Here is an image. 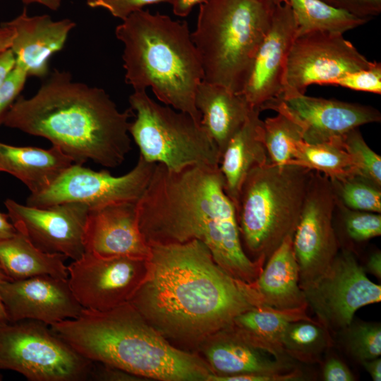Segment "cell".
Listing matches in <instances>:
<instances>
[{
  "label": "cell",
  "mask_w": 381,
  "mask_h": 381,
  "mask_svg": "<svg viewBox=\"0 0 381 381\" xmlns=\"http://www.w3.org/2000/svg\"><path fill=\"white\" fill-rule=\"evenodd\" d=\"M149 246L147 277L129 302L176 346L195 352L238 315L264 305L255 282L228 274L202 241Z\"/></svg>",
  "instance_id": "1"
},
{
  "label": "cell",
  "mask_w": 381,
  "mask_h": 381,
  "mask_svg": "<svg viewBox=\"0 0 381 381\" xmlns=\"http://www.w3.org/2000/svg\"><path fill=\"white\" fill-rule=\"evenodd\" d=\"M140 231L150 244L196 239L232 277L253 283L266 260H251L240 238L236 209L226 195L219 165H191L179 171L156 164L136 202Z\"/></svg>",
  "instance_id": "2"
},
{
  "label": "cell",
  "mask_w": 381,
  "mask_h": 381,
  "mask_svg": "<svg viewBox=\"0 0 381 381\" xmlns=\"http://www.w3.org/2000/svg\"><path fill=\"white\" fill-rule=\"evenodd\" d=\"M133 116L131 108L120 111L104 89L54 69L34 95L18 97L3 124L47 139L73 163L92 160L115 168L131 150Z\"/></svg>",
  "instance_id": "3"
},
{
  "label": "cell",
  "mask_w": 381,
  "mask_h": 381,
  "mask_svg": "<svg viewBox=\"0 0 381 381\" xmlns=\"http://www.w3.org/2000/svg\"><path fill=\"white\" fill-rule=\"evenodd\" d=\"M50 327L85 358L140 378L207 381L213 374L198 353L174 345L130 302L105 311L83 308Z\"/></svg>",
  "instance_id": "4"
},
{
  "label": "cell",
  "mask_w": 381,
  "mask_h": 381,
  "mask_svg": "<svg viewBox=\"0 0 381 381\" xmlns=\"http://www.w3.org/2000/svg\"><path fill=\"white\" fill-rule=\"evenodd\" d=\"M115 35L123 44L126 83L133 90L151 88L162 103L200 123L195 97L203 74L187 23L140 9L123 19Z\"/></svg>",
  "instance_id": "5"
},
{
  "label": "cell",
  "mask_w": 381,
  "mask_h": 381,
  "mask_svg": "<svg viewBox=\"0 0 381 381\" xmlns=\"http://www.w3.org/2000/svg\"><path fill=\"white\" fill-rule=\"evenodd\" d=\"M274 6L258 0H209L200 4L191 38L203 81L241 92Z\"/></svg>",
  "instance_id": "6"
},
{
  "label": "cell",
  "mask_w": 381,
  "mask_h": 381,
  "mask_svg": "<svg viewBox=\"0 0 381 381\" xmlns=\"http://www.w3.org/2000/svg\"><path fill=\"white\" fill-rule=\"evenodd\" d=\"M314 171L267 162L247 174L235 205L243 248L266 260L298 225Z\"/></svg>",
  "instance_id": "7"
},
{
  "label": "cell",
  "mask_w": 381,
  "mask_h": 381,
  "mask_svg": "<svg viewBox=\"0 0 381 381\" xmlns=\"http://www.w3.org/2000/svg\"><path fill=\"white\" fill-rule=\"evenodd\" d=\"M135 119L129 134L147 162L179 171L191 165H219L218 148L205 129L190 114L160 104L146 90L129 96Z\"/></svg>",
  "instance_id": "8"
},
{
  "label": "cell",
  "mask_w": 381,
  "mask_h": 381,
  "mask_svg": "<svg viewBox=\"0 0 381 381\" xmlns=\"http://www.w3.org/2000/svg\"><path fill=\"white\" fill-rule=\"evenodd\" d=\"M94 366L43 322H0V370L30 381H84Z\"/></svg>",
  "instance_id": "9"
},
{
  "label": "cell",
  "mask_w": 381,
  "mask_h": 381,
  "mask_svg": "<svg viewBox=\"0 0 381 381\" xmlns=\"http://www.w3.org/2000/svg\"><path fill=\"white\" fill-rule=\"evenodd\" d=\"M303 291L317 321L330 332L337 333L353 320L361 307L381 301V286L366 275L355 254L339 251L326 272Z\"/></svg>",
  "instance_id": "10"
},
{
  "label": "cell",
  "mask_w": 381,
  "mask_h": 381,
  "mask_svg": "<svg viewBox=\"0 0 381 381\" xmlns=\"http://www.w3.org/2000/svg\"><path fill=\"white\" fill-rule=\"evenodd\" d=\"M155 165L140 155L130 171L114 176L107 170L96 171L73 163L48 188L30 194L26 205L45 207L64 202H80L92 209L114 203L137 202Z\"/></svg>",
  "instance_id": "11"
},
{
  "label": "cell",
  "mask_w": 381,
  "mask_h": 381,
  "mask_svg": "<svg viewBox=\"0 0 381 381\" xmlns=\"http://www.w3.org/2000/svg\"><path fill=\"white\" fill-rule=\"evenodd\" d=\"M371 64L341 33L314 30L298 35L288 54L282 95L305 94L310 85H330Z\"/></svg>",
  "instance_id": "12"
},
{
  "label": "cell",
  "mask_w": 381,
  "mask_h": 381,
  "mask_svg": "<svg viewBox=\"0 0 381 381\" xmlns=\"http://www.w3.org/2000/svg\"><path fill=\"white\" fill-rule=\"evenodd\" d=\"M335 207L336 196L329 179L313 171L293 236L302 289L326 272L339 251L333 226Z\"/></svg>",
  "instance_id": "13"
},
{
  "label": "cell",
  "mask_w": 381,
  "mask_h": 381,
  "mask_svg": "<svg viewBox=\"0 0 381 381\" xmlns=\"http://www.w3.org/2000/svg\"><path fill=\"white\" fill-rule=\"evenodd\" d=\"M70 288L85 309L105 311L131 301L149 270L147 259L104 258L85 251L67 266Z\"/></svg>",
  "instance_id": "14"
},
{
  "label": "cell",
  "mask_w": 381,
  "mask_h": 381,
  "mask_svg": "<svg viewBox=\"0 0 381 381\" xmlns=\"http://www.w3.org/2000/svg\"><path fill=\"white\" fill-rule=\"evenodd\" d=\"M10 221L40 250L59 253L73 260L85 252L84 230L89 206L64 202L45 207H31L6 200Z\"/></svg>",
  "instance_id": "15"
},
{
  "label": "cell",
  "mask_w": 381,
  "mask_h": 381,
  "mask_svg": "<svg viewBox=\"0 0 381 381\" xmlns=\"http://www.w3.org/2000/svg\"><path fill=\"white\" fill-rule=\"evenodd\" d=\"M281 111L301 127L303 139L308 143H321L342 138L352 129L380 122L375 108L356 103L293 94L282 95L263 109Z\"/></svg>",
  "instance_id": "16"
},
{
  "label": "cell",
  "mask_w": 381,
  "mask_h": 381,
  "mask_svg": "<svg viewBox=\"0 0 381 381\" xmlns=\"http://www.w3.org/2000/svg\"><path fill=\"white\" fill-rule=\"evenodd\" d=\"M297 35L298 25L289 1L275 6L241 92L253 108L261 111L282 95L287 57Z\"/></svg>",
  "instance_id": "17"
},
{
  "label": "cell",
  "mask_w": 381,
  "mask_h": 381,
  "mask_svg": "<svg viewBox=\"0 0 381 381\" xmlns=\"http://www.w3.org/2000/svg\"><path fill=\"white\" fill-rule=\"evenodd\" d=\"M0 296L11 322L32 320L51 326L78 318L83 308L68 278L49 275L7 280L0 286Z\"/></svg>",
  "instance_id": "18"
},
{
  "label": "cell",
  "mask_w": 381,
  "mask_h": 381,
  "mask_svg": "<svg viewBox=\"0 0 381 381\" xmlns=\"http://www.w3.org/2000/svg\"><path fill=\"white\" fill-rule=\"evenodd\" d=\"M85 251L104 258L147 259L150 247L141 234L136 202H119L90 209L84 230Z\"/></svg>",
  "instance_id": "19"
},
{
  "label": "cell",
  "mask_w": 381,
  "mask_h": 381,
  "mask_svg": "<svg viewBox=\"0 0 381 381\" xmlns=\"http://www.w3.org/2000/svg\"><path fill=\"white\" fill-rule=\"evenodd\" d=\"M3 25L13 31L10 49L16 57V66L28 77L44 78L49 73V60L64 47L71 31L76 26L71 19L54 20L48 15L30 16L23 12Z\"/></svg>",
  "instance_id": "20"
},
{
  "label": "cell",
  "mask_w": 381,
  "mask_h": 381,
  "mask_svg": "<svg viewBox=\"0 0 381 381\" xmlns=\"http://www.w3.org/2000/svg\"><path fill=\"white\" fill-rule=\"evenodd\" d=\"M195 352L218 376L282 374L298 368L294 360L278 357L250 344L231 325L205 339Z\"/></svg>",
  "instance_id": "21"
},
{
  "label": "cell",
  "mask_w": 381,
  "mask_h": 381,
  "mask_svg": "<svg viewBox=\"0 0 381 381\" xmlns=\"http://www.w3.org/2000/svg\"><path fill=\"white\" fill-rule=\"evenodd\" d=\"M260 111L253 109L241 127L227 143L220 158L219 169L224 190L234 205L248 172L269 162L263 138Z\"/></svg>",
  "instance_id": "22"
},
{
  "label": "cell",
  "mask_w": 381,
  "mask_h": 381,
  "mask_svg": "<svg viewBox=\"0 0 381 381\" xmlns=\"http://www.w3.org/2000/svg\"><path fill=\"white\" fill-rule=\"evenodd\" d=\"M195 102L201 125L217 145L221 158L227 143L254 108L242 94L203 80L198 86Z\"/></svg>",
  "instance_id": "23"
},
{
  "label": "cell",
  "mask_w": 381,
  "mask_h": 381,
  "mask_svg": "<svg viewBox=\"0 0 381 381\" xmlns=\"http://www.w3.org/2000/svg\"><path fill=\"white\" fill-rule=\"evenodd\" d=\"M293 236H288L272 253L255 281V287L265 306L281 310L308 308L299 284Z\"/></svg>",
  "instance_id": "24"
},
{
  "label": "cell",
  "mask_w": 381,
  "mask_h": 381,
  "mask_svg": "<svg viewBox=\"0 0 381 381\" xmlns=\"http://www.w3.org/2000/svg\"><path fill=\"white\" fill-rule=\"evenodd\" d=\"M73 160L59 147H17L0 142V171L21 181L30 194L48 188Z\"/></svg>",
  "instance_id": "25"
},
{
  "label": "cell",
  "mask_w": 381,
  "mask_h": 381,
  "mask_svg": "<svg viewBox=\"0 0 381 381\" xmlns=\"http://www.w3.org/2000/svg\"><path fill=\"white\" fill-rule=\"evenodd\" d=\"M306 310H281L262 305L238 315L231 327L250 344L278 357L291 358L282 350V339L290 322L313 320Z\"/></svg>",
  "instance_id": "26"
},
{
  "label": "cell",
  "mask_w": 381,
  "mask_h": 381,
  "mask_svg": "<svg viewBox=\"0 0 381 381\" xmlns=\"http://www.w3.org/2000/svg\"><path fill=\"white\" fill-rule=\"evenodd\" d=\"M67 258L62 254L40 250L18 231L0 241V266L11 280L42 275L67 279Z\"/></svg>",
  "instance_id": "27"
},
{
  "label": "cell",
  "mask_w": 381,
  "mask_h": 381,
  "mask_svg": "<svg viewBox=\"0 0 381 381\" xmlns=\"http://www.w3.org/2000/svg\"><path fill=\"white\" fill-rule=\"evenodd\" d=\"M288 164L319 172L330 180L358 176L343 137L321 143H308L301 140L296 143L294 158Z\"/></svg>",
  "instance_id": "28"
},
{
  "label": "cell",
  "mask_w": 381,
  "mask_h": 381,
  "mask_svg": "<svg viewBox=\"0 0 381 381\" xmlns=\"http://www.w3.org/2000/svg\"><path fill=\"white\" fill-rule=\"evenodd\" d=\"M298 25V35L314 30L344 34L370 20L334 8L322 0H288Z\"/></svg>",
  "instance_id": "29"
},
{
  "label": "cell",
  "mask_w": 381,
  "mask_h": 381,
  "mask_svg": "<svg viewBox=\"0 0 381 381\" xmlns=\"http://www.w3.org/2000/svg\"><path fill=\"white\" fill-rule=\"evenodd\" d=\"M334 345L330 332L317 320L290 322L282 339L284 353L305 363L321 362L325 353Z\"/></svg>",
  "instance_id": "30"
},
{
  "label": "cell",
  "mask_w": 381,
  "mask_h": 381,
  "mask_svg": "<svg viewBox=\"0 0 381 381\" xmlns=\"http://www.w3.org/2000/svg\"><path fill=\"white\" fill-rule=\"evenodd\" d=\"M263 138L269 162L279 166L293 159L296 143L303 140L298 124L281 111L263 121Z\"/></svg>",
  "instance_id": "31"
},
{
  "label": "cell",
  "mask_w": 381,
  "mask_h": 381,
  "mask_svg": "<svg viewBox=\"0 0 381 381\" xmlns=\"http://www.w3.org/2000/svg\"><path fill=\"white\" fill-rule=\"evenodd\" d=\"M330 181L337 200L346 207L353 210L381 212L380 186L357 176Z\"/></svg>",
  "instance_id": "32"
},
{
  "label": "cell",
  "mask_w": 381,
  "mask_h": 381,
  "mask_svg": "<svg viewBox=\"0 0 381 381\" xmlns=\"http://www.w3.org/2000/svg\"><path fill=\"white\" fill-rule=\"evenodd\" d=\"M346 351L361 363L381 355V326L377 322H354L337 332Z\"/></svg>",
  "instance_id": "33"
},
{
  "label": "cell",
  "mask_w": 381,
  "mask_h": 381,
  "mask_svg": "<svg viewBox=\"0 0 381 381\" xmlns=\"http://www.w3.org/2000/svg\"><path fill=\"white\" fill-rule=\"evenodd\" d=\"M343 141L355 164L358 176L381 186V157L369 147L358 128L346 133Z\"/></svg>",
  "instance_id": "34"
},
{
  "label": "cell",
  "mask_w": 381,
  "mask_h": 381,
  "mask_svg": "<svg viewBox=\"0 0 381 381\" xmlns=\"http://www.w3.org/2000/svg\"><path fill=\"white\" fill-rule=\"evenodd\" d=\"M336 205L341 210L344 229L351 240L363 242L381 235L380 213L349 209L337 198Z\"/></svg>",
  "instance_id": "35"
},
{
  "label": "cell",
  "mask_w": 381,
  "mask_h": 381,
  "mask_svg": "<svg viewBox=\"0 0 381 381\" xmlns=\"http://www.w3.org/2000/svg\"><path fill=\"white\" fill-rule=\"evenodd\" d=\"M330 85L380 95L381 64L373 61L368 68L347 73L332 81Z\"/></svg>",
  "instance_id": "36"
},
{
  "label": "cell",
  "mask_w": 381,
  "mask_h": 381,
  "mask_svg": "<svg viewBox=\"0 0 381 381\" xmlns=\"http://www.w3.org/2000/svg\"><path fill=\"white\" fill-rule=\"evenodd\" d=\"M27 73L16 66L3 84L0 85V125L15 101L20 96L28 78Z\"/></svg>",
  "instance_id": "37"
},
{
  "label": "cell",
  "mask_w": 381,
  "mask_h": 381,
  "mask_svg": "<svg viewBox=\"0 0 381 381\" xmlns=\"http://www.w3.org/2000/svg\"><path fill=\"white\" fill-rule=\"evenodd\" d=\"M174 0H92L87 5L92 8H102L107 11L115 18L121 20L131 13L143 9L145 6L169 3L172 4Z\"/></svg>",
  "instance_id": "38"
},
{
  "label": "cell",
  "mask_w": 381,
  "mask_h": 381,
  "mask_svg": "<svg viewBox=\"0 0 381 381\" xmlns=\"http://www.w3.org/2000/svg\"><path fill=\"white\" fill-rule=\"evenodd\" d=\"M355 16L371 20L381 12V0H322Z\"/></svg>",
  "instance_id": "39"
},
{
  "label": "cell",
  "mask_w": 381,
  "mask_h": 381,
  "mask_svg": "<svg viewBox=\"0 0 381 381\" xmlns=\"http://www.w3.org/2000/svg\"><path fill=\"white\" fill-rule=\"evenodd\" d=\"M322 377L325 381H353L355 377L341 360L336 357L328 358L323 366Z\"/></svg>",
  "instance_id": "40"
},
{
  "label": "cell",
  "mask_w": 381,
  "mask_h": 381,
  "mask_svg": "<svg viewBox=\"0 0 381 381\" xmlns=\"http://www.w3.org/2000/svg\"><path fill=\"white\" fill-rule=\"evenodd\" d=\"M100 366L95 365L91 378L95 380L104 381H131L140 380V377L121 369L102 363Z\"/></svg>",
  "instance_id": "41"
},
{
  "label": "cell",
  "mask_w": 381,
  "mask_h": 381,
  "mask_svg": "<svg viewBox=\"0 0 381 381\" xmlns=\"http://www.w3.org/2000/svg\"><path fill=\"white\" fill-rule=\"evenodd\" d=\"M16 66V57L8 48L0 52V85L4 83Z\"/></svg>",
  "instance_id": "42"
},
{
  "label": "cell",
  "mask_w": 381,
  "mask_h": 381,
  "mask_svg": "<svg viewBox=\"0 0 381 381\" xmlns=\"http://www.w3.org/2000/svg\"><path fill=\"white\" fill-rule=\"evenodd\" d=\"M209 0H174L172 8L174 13L179 17H186L197 4H202Z\"/></svg>",
  "instance_id": "43"
},
{
  "label": "cell",
  "mask_w": 381,
  "mask_h": 381,
  "mask_svg": "<svg viewBox=\"0 0 381 381\" xmlns=\"http://www.w3.org/2000/svg\"><path fill=\"white\" fill-rule=\"evenodd\" d=\"M365 272H368L377 278H381V253L380 250L373 253L368 258L365 267Z\"/></svg>",
  "instance_id": "44"
},
{
  "label": "cell",
  "mask_w": 381,
  "mask_h": 381,
  "mask_svg": "<svg viewBox=\"0 0 381 381\" xmlns=\"http://www.w3.org/2000/svg\"><path fill=\"white\" fill-rule=\"evenodd\" d=\"M374 381L381 380V359L375 358L361 363Z\"/></svg>",
  "instance_id": "45"
},
{
  "label": "cell",
  "mask_w": 381,
  "mask_h": 381,
  "mask_svg": "<svg viewBox=\"0 0 381 381\" xmlns=\"http://www.w3.org/2000/svg\"><path fill=\"white\" fill-rule=\"evenodd\" d=\"M17 233V230L9 219L7 214L0 212V241L10 238Z\"/></svg>",
  "instance_id": "46"
},
{
  "label": "cell",
  "mask_w": 381,
  "mask_h": 381,
  "mask_svg": "<svg viewBox=\"0 0 381 381\" xmlns=\"http://www.w3.org/2000/svg\"><path fill=\"white\" fill-rule=\"evenodd\" d=\"M13 37V31L1 24L0 26V52L10 48Z\"/></svg>",
  "instance_id": "47"
},
{
  "label": "cell",
  "mask_w": 381,
  "mask_h": 381,
  "mask_svg": "<svg viewBox=\"0 0 381 381\" xmlns=\"http://www.w3.org/2000/svg\"><path fill=\"white\" fill-rule=\"evenodd\" d=\"M26 5L38 4L44 6L52 11L58 10L61 5V0H21Z\"/></svg>",
  "instance_id": "48"
},
{
  "label": "cell",
  "mask_w": 381,
  "mask_h": 381,
  "mask_svg": "<svg viewBox=\"0 0 381 381\" xmlns=\"http://www.w3.org/2000/svg\"><path fill=\"white\" fill-rule=\"evenodd\" d=\"M11 280L8 276L5 274L3 269L0 266V286L6 281ZM8 320L6 311L2 303L0 296V322Z\"/></svg>",
  "instance_id": "49"
},
{
  "label": "cell",
  "mask_w": 381,
  "mask_h": 381,
  "mask_svg": "<svg viewBox=\"0 0 381 381\" xmlns=\"http://www.w3.org/2000/svg\"><path fill=\"white\" fill-rule=\"evenodd\" d=\"M261 2H263L265 4L271 5V6H277L282 4L284 2L288 1V0H258Z\"/></svg>",
  "instance_id": "50"
},
{
  "label": "cell",
  "mask_w": 381,
  "mask_h": 381,
  "mask_svg": "<svg viewBox=\"0 0 381 381\" xmlns=\"http://www.w3.org/2000/svg\"><path fill=\"white\" fill-rule=\"evenodd\" d=\"M2 380V376H1V375L0 374V380Z\"/></svg>",
  "instance_id": "51"
},
{
  "label": "cell",
  "mask_w": 381,
  "mask_h": 381,
  "mask_svg": "<svg viewBox=\"0 0 381 381\" xmlns=\"http://www.w3.org/2000/svg\"><path fill=\"white\" fill-rule=\"evenodd\" d=\"M92 1V0H86V3H87V2H89V1Z\"/></svg>",
  "instance_id": "52"
}]
</instances>
